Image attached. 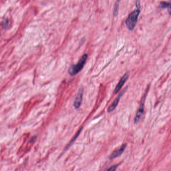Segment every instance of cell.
I'll use <instances>...</instances> for the list:
<instances>
[{"instance_id": "1", "label": "cell", "mask_w": 171, "mask_h": 171, "mask_svg": "<svg viewBox=\"0 0 171 171\" xmlns=\"http://www.w3.org/2000/svg\"><path fill=\"white\" fill-rule=\"evenodd\" d=\"M140 14V7L137 8L136 10L131 12L125 21V24L127 28L131 31L134 30L137 23L139 15Z\"/></svg>"}, {"instance_id": "2", "label": "cell", "mask_w": 171, "mask_h": 171, "mask_svg": "<svg viewBox=\"0 0 171 171\" xmlns=\"http://www.w3.org/2000/svg\"><path fill=\"white\" fill-rule=\"evenodd\" d=\"M87 57H88V55L87 54H84L79 59V60L76 64L71 65L68 69V73L69 74V75L71 76H74L79 73L83 68L86 61L87 60Z\"/></svg>"}, {"instance_id": "3", "label": "cell", "mask_w": 171, "mask_h": 171, "mask_svg": "<svg viewBox=\"0 0 171 171\" xmlns=\"http://www.w3.org/2000/svg\"><path fill=\"white\" fill-rule=\"evenodd\" d=\"M149 89V87H148L147 90H146V92H145L143 97L142 98L141 103H140V108H139V109H138V111H137V112L136 117L134 118V122H135V123H137V122L140 121L142 115H143L145 100H146V98Z\"/></svg>"}, {"instance_id": "4", "label": "cell", "mask_w": 171, "mask_h": 171, "mask_svg": "<svg viewBox=\"0 0 171 171\" xmlns=\"http://www.w3.org/2000/svg\"><path fill=\"white\" fill-rule=\"evenodd\" d=\"M83 95V89L81 87L80 88L77 95L76 97L75 98L74 102L73 105L75 109H78L81 106L82 101Z\"/></svg>"}, {"instance_id": "5", "label": "cell", "mask_w": 171, "mask_h": 171, "mask_svg": "<svg viewBox=\"0 0 171 171\" xmlns=\"http://www.w3.org/2000/svg\"><path fill=\"white\" fill-rule=\"evenodd\" d=\"M128 76H129V73H126L124 74V75L121 77V79H120V81L118 82V84L117 85V86L115 87V89L114 90V93H118L120 89H121L122 86H124V84L125 83V81H127V79H128Z\"/></svg>"}, {"instance_id": "6", "label": "cell", "mask_w": 171, "mask_h": 171, "mask_svg": "<svg viewBox=\"0 0 171 171\" xmlns=\"http://www.w3.org/2000/svg\"><path fill=\"white\" fill-rule=\"evenodd\" d=\"M126 147H127V145L125 144H124V145H122L120 149L114 151L111 153V155L110 157H109V159H115L118 156H120V155H121L123 153V152H124V150L126 148Z\"/></svg>"}, {"instance_id": "7", "label": "cell", "mask_w": 171, "mask_h": 171, "mask_svg": "<svg viewBox=\"0 0 171 171\" xmlns=\"http://www.w3.org/2000/svg\"><path fill=\"white\" fill-rule=\"evenodd\" d=\"M124 90H123V92H121V93L119 94L118 96H117V98L115 99V100H114L113 103L111 104V106H109V108H108V112H111L112 111H114V109H115V108L117 107V105H118V102L120 101V98L122 96L123 93L124 92Z\"/></svg>"}, {"instance_id": "8", "label": "cell", "mask_w": 171, "mask_h": 171, "mask_svg": "<svg viewBox=\"0 0 171 171\" xmlns=\"http://www.w3.org/2000/svg\"><path fill=\"white\" fill-rule=\"evenodd\" d=\"M160 7L162 9L167 8L168 11L169 13L171 15V4L167 2H161L160 4Z\"/></svg>"}, {"instance_id": "9", "label": "cell", "mask_w": 171, "mask_h": 171, "mask_svg": "<svg viewBox=\"0 0 171 171\" xmlns=\"http://www.w3.org/2000/svg\"><path fill=\"white\" fill-rule=\"evenodd\" d=\"M83 129V127H82L78 131H77V133L76 134H75V136L73 137L72 140H71V141L69 142V143L68 144V145H67V146L66 147V148H65V150H67V149H68L71 146V145H73V144L74 142H75V140H76L77 138L78 137V136L79 135L80 133H81V131Z\"/></svg>"}, {"instance_id": "10", "label": "cell", "mask_w": 171, "mask_h": 171, "mask_svg": "<svg viewBox=\"0 0 171 171\" xmlns=\"http://www.w3.org/2000/svg\"><path fill=\"white\" fill-rule=\"evenodd\" d=\"M120 0H118L117 2L115 5L114 7V17H117L118 15V8H119V4H120Z\"/></svg>"}, {"instance_id": "11", "label": "cell", "mask_w": 171, "mask_h": 171, "mask_svg": "<svg viewBox=\"0 0 171 171\" xmlns=\"http://www.w3.org/2000/svg\"><path fill=\"white\" fill-rule=\"evenodd\" d=\"M9 20L7 19H5L3 20L2 22V26L3 27L4 29H6V28H7L8 27L9 25Z\"/></svg>"}, {"instance_id": "12", "label": "cell", "mask_w": 171, "mask_h": 171, "mask_svg": "<svg viewBox=\"0 0 171 171\" xmlns=\"http://www.w3.org/2000/svg\"><path fill=\"white\" fill-rule=\"evenodd\" d=\"M118 165H115L112 166V167H111L110 168L108 169V171H115V170H116L117 167H118Z\"/></svg>"}, {"instance_id": "13", "label": "cell", "mask_w": 171, "mask_h": 171, "mask_svg": "<svg viewBox=\"0 0 171 171\" xmlns=\"http://www.w3.org/2000/svg\"></svg>"}]
</instances>
